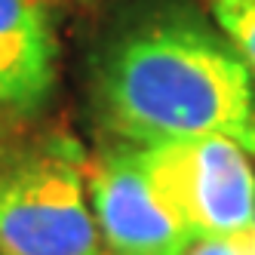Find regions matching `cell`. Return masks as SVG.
<instances>
[{"instance_id": "obj_1", "label": "cell", "mask_w": 255, "mask_h": 255, "mask_svg": "<svg viewBox=\"0 0 255 255\" xmlns=\"http://www.w3.org/2000/svg\"><path fill=\"white\" fill-rule=\"evenodd\" d=\"M105 132L132 144L225 135L255 154V80L225 34L191 9L135 19L93 68Z\"/></svg>"}, {"instance_id": "obj_2", "label": "cell", "mask_w": 255, "mask_h": 255, "mask_svg": "<svg viewBox=\"0 0 255 255\" xmlns=\"http://www.w3.org/2000/svg\"><path fill=\"white\" fill-rule=\"evenodd\" d=\"M0 255H102L77 141L46 138L0 160Z\"/></svg>"}, {"instance_id": "obj_3", "label": "cell", "mask_w": 255, "mask_h": 255, "mask_svg": "<svg viewBox=\"0 0 255 255\" xmlns=\"http://www.w3.org/2000/svg\"><path fill=\"white\" fill-rule=\"evenodd\" d=\"M144 163L166 203L194 240L228 237L252 228L255 172L249 151L225 135H197L141 144Z\"/></svg>"}, {"instance_id": "obj_4", "label": "cell", "mask_w": 255, "mask_h": 255, "mask_svg": "<svg viewBox=\"0 0 255 255\" xmlns=\"http://www.w3.org/2000/svg\"><path fill=\"white\" fill-rule=\"evenodd\" d=\"M86 194L114 255H188L197 243L160 194L141 144L117 138L96 151L86 160Z\"/></svg>"}, {"instance_id": "obj_5", "label": "cell", "mask_w": 255, "mask_h": 255, "mask_svg": "<svg viewBox=\"0 0 255 255\" xmlns=\"http://www.w3.org/2000/svg\"><path fill=\"white\" fill-rule=\"evenodd\" d=\"M59 46L43 0H0V111L34 114L56 89Z\"/></svg>"}, {"instance_id": "obj_6", "label": "cell", "mask_w": 255, "mask_h": 255, "mask_svg": "<svg viewBox=\"0 0 255 255\" xmlns=\"http://www.w3.org/2000/svg\"><path fill=\"white\" fill-rule=\"evenodd\" d=\"M206 6L255 80V0H206Z\"/></svg>"}, {"instance_id": "obj_7", "label": "cell", "mask_w": 255, "mask_h": 255, "mask_svg": "<svg viewBox=\"0 0 255 255\" xmlns=\"http://www.w3.org/2000/svg\"><path fill=\"white\" fill-rule=\"evenodd\" d=\"M188 255H255V231H240L228 237H209V240H197Z\"/></svg>"}, {"instance_id": "obj_8", "label": "cell", "mask_w": 255, "mask_h": 255, "mask_svg": "<svg viewBox=\"0 0 255 255\" xmlns=\"http://www.w3.org/2000/svg\"><path fill=\"white\" fill-rule=\"evenodd\" d=\"M252 231H255V218H252Z\"/></svg>"}]
</instances>
